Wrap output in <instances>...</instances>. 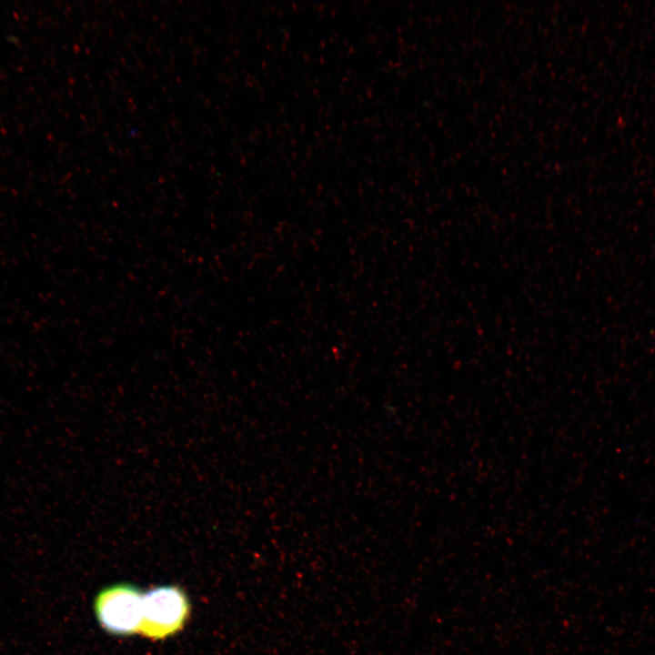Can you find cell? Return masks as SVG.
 <instances>
[{
    "mask_svg": "<svg viewBox=\"0 0 655 655\" xmlns=\"http://www.w3.org/2000/svg\"><path fill=\"white\" fill-rule=\"evenodd\" d=\"M184 592L175 586H161L143 593L139 632L162 639L179 630L188 616Z\"/></svg>",
    "mask_w": 655,
    "mask_h": 655,
    "instance_id": "1",
    "label": "cell"
},
{
    "mask_svg": "<svg viewBox=\"0 0 655 655\" xmlns=\"http://www.w3.org/2000/svg\"><path fill=\"white\" fill-rule=\"evenodd\" d=\"M143 593L132 585L119 584L104 590L95 603L102 627L116 635L138 632L142 620Z\"/></svg>",
    "mask_w": 655,
    "mask_h": 655,
    "instance_id": "2",
    "label": "cell"
}]
</instances>
